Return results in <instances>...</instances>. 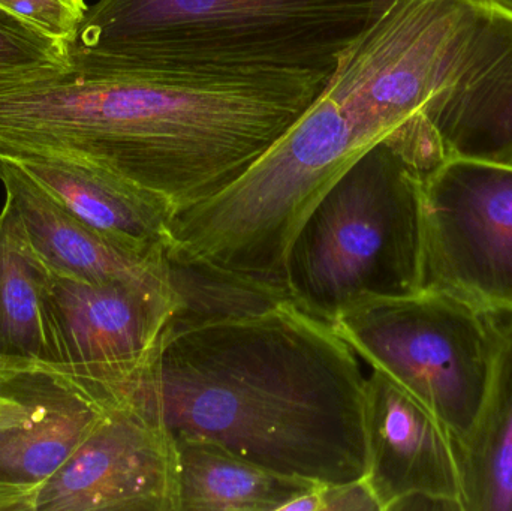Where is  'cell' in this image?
<instances>
[{"label":"cell","mask_w":512,"mask_h":511,"mask_svg":"<svg viewBox=\"0 0 512 511\" xmlns=\"http://www.w3.org/2000/svg\"><path fill=\"white\" fill-rule=\"evenodd\" d=\"M495 5L501 6V8L508 9L512 12V0H490Z\"/></svg>","instance_id":"obj_23"},{"label":"cell","mask_w":512,"mask_h":511,"mask_svg":"<svg viewBox=\"0 0 512 511\" xmlns=\"http://www.w3.org/2000/svg\"><path fill=\"white\" fill-rule=\"evenodd\" d=\"M39 488L0 482V511H36Z\"/></svg>","instance_id":"obj_21"},{"label":"cell","mask_w":512,"mask_h":511,"mask_svg":"<svg viewBox=\"0 0 512 511\" xmlns=\"http://www.w3.org/2000/svg\"><path fill=\"white\" fill-rule=\"evenodd\" d=\"M51 270L33 249L20 216L0 212V378L50 363L47 291Z\"/></svg>","instance_id":"obj_15"},{"label":"cell","mask_w":512,"mask_h":511,"mask_svg":"<svg viewBox=\"0 0 512 511\" xmlns=\"http://www.w3.org/2000/svg\"><path fill=\"white\" fill-rule=\"evenodd\" d=\"M331 327L372 371L387 375L429 408L454 443L469 434L492 365L483 312L420 291L358 305Z\"/></svg>","instance_id":"obj_6"},{"label":"cell","mask_w":512,"mask_h":511,"mask_svg":"<svg viewBox=\"0 0 512 511\" xmlns=\"http://www.w3.org/2000/svg\"><path fill=\"white\" fill-rule=\"evenodd\" d=\"M173 443L179 511H283L318 486L274 473L209 441Z\"/></svg>","instance_id":"obj_16"},{"label":"cell","mask_w":512,"mask_h":511,"mask_svg":"<svg viewBox=\"0 0 512 511\" xmlns=\"http://www.w3.org/2000/svg\"><path fill=\"white\" fill-rule=\"evenodd\" d=\"M176 303L170 287L92 284L51 272L47 371L105 407L119 404L158 353Z\"/></svg>","instance_id":"obj_8"},{"label":"cell","mask_w":512,"mask_h":511,"mask_svg":"<svg viewBox=\"0 0 512 511\" xmlns=\"http://www.w3.org/2000/svg\"><path fill=\"white\" fill-rule=\"evenodd\" d=\"M104 510L179 511L173 440L128 404L107 408L36 500V511Z\"/></svg>","instance_id":"obj_9"},{"label":"cell","mask_w":512,"mask_h":511,"mask_svg":"<svg viewBox=\"0 0 512 511\" xmlns=\"http://www.w3.org/2000/svg\"><path fill=\"white\" fill-rule=\"evenodd\" d=\"M29 405V420L0 429V482L39 488L74 455L108 407L65 375L47 369L0 378Z\"/></svg>","instance_id":"obj_12"},{"label":"cell","mask_w":512,"mask_h":511,"mask_svg":"<svg viewBox=\"0 0 512 511\" xmlns=\"http://www.w3.org/2000/svg\"><path fill=\"white\" fill-rule=\"evenodd\" d=\"M68 66L65 42L32 29L0 9V75Z\"/></svg>","instance_id":"obj_18"},{"label":"cell","mask_w":512,"mask_h":511,"mask_svg":"<svg viewBox=\"0 0 512 511\" xmlns=\"http://www.w3.org/2000/svg\"><path fill=\"white\" fill-rule=\"evenodd\" d=\"M0 182L33 249L56 275L92 284L168 287L162 263L135 257L75 218L17 162L0 158Z\"/></svg>","instance_id":"obj_13"},{"label":"cell","mask_w":512,"mask_h":511,"mask_svg":"<svg viewBox=\"0 0 512 511\" xmlns=\"http://www.w3.org/2000/svg\"><path fill=\"white\" fill-rule=\"evenodd\" d=\"M0 9L57 41H72L89 6L86 0H0Z\"/></svg>","instance_id":"obj_19"},{"label":"cell","mask_w":512,"mask_h":511,"mask_svg":"<svg viewBox=\"0 0 512 511\" xmlns=\"http://www.w3.org/2000/svg\"><path fill=\"white\" fill-rule=\"evenodd\" d=\"M325 86L84 75L69 66L0 75V158L83 159L174 213L248 173Z\"/></svg>","instance_id":"obj_3"},{"label":"cell","mask_w":512,"mask_h":511,"mask_svg":"<svg viewBox=\"0 0 512 511\" xmlns=\"http://www.w3.org/2000/svg\"><path fill=\"white\" fill-rule=\"evenodd\" d=\"M393 0H99L68 48L84 75L325 84Z\"/></svg>","instance_id":"obj_4"},{"label":"cell","mask_w":512,"mask_h":511,"mask_svg":"<svg viewBox=\"0 0 512 511\" xmlns=\"http://www.w3.org/2000/svg\"><path fill=\"white\" fill-rule=\"evenodd\" d=\"M420 291L512 309V165L450 159L424 176Z\"/></svg>","instance_id":"obj_7"},{"label":"cell","mask_w":512,"mask_h":511,"mask_svg":"<svg viewBox=\"0 0 512 511\" xmlns=\"http://www.w3.org/2000/svg\"><path fill=\"white\" fill-rule=\"evenodd\" d=\"M162 266L176 303L165 336L206 324L255 317L291 302L283 288L198 260L171 242L165 248Z\"/></svg>","instance_id":"obj_17"},{"label":"cell","mask_w":512,"mask_h":511,"mask_svg":"<svg viewBox=\"0 0 512 511\" xmlns=\"http://www.w3.org/2000/svg\"><path fill=\"white\" fill-rule=\"evenodd\" d=\"M32 410L26 402L0 387V429L12 428L29 420Z\"/></svg>","instance_id":"obj_22"},{"label":"cell","mask_w":512,"mask_h":511,"mask_svg":"<svg viewBox=\"0 0 512 511\" xmlns=\"http://www.w3.org/2000/svg\"><path fill=\"white\" fill-rule=\"evenodd\" d=\"M423 180L399 132L360 156L289 246L292 305L333 326L363 303L420 293Z\"/></svg>","instance_id":"obj_5"},{"label":"cell","mask_w":512,"mask_h":511,"mask_svg":"<svg viewBox=\"0 0 512 511\" xmlns=\"http://www.w3.org/2000/svg\"><path fill=\"white\" fill-rule=\"evenodd\" d=\"M366 480L381 511L414 495L438 498L462 510V486L453 437L444 423L382 372L366 381Z\"/></svg>","instance_id":"obj_10"},{"label":"cell","mask_w":512,"mask_h":511,"mask_svg":"<svg viewBox=\"0 0 512 511\" xmlns=\"http://www.w3.org/2000/svg\"><path fill=\"white\" fill-rule=\"evenodd\" d=\"M17 162L68 212L117 248L162 263L173 210L113 171L83 159L23 153Z\"/></svg>","instance_id":"obj_11"},{"label":"cell","mask_w":512,"mask_h":511,"mask_svg":"<svg viewBox=\"0 0 512 511\" xmlns=\"http://www.w3.org/2000/svg\"><path fill=\"white\" fill-rule=\"evenodd\" d=\"M492 365L469 434L454 443L463 511H512V309L484 312Z\"/></svg>","instance_id":"obj_14"},{"label":"cell","mask_w":512,"mask_h":511,"mask_svg":"<svg viewBox=\"0 0 512 511\" xmlns=\"http://www.w3.org/2000/svg\"><path fill=\"white\" fill-rule=\"evenodd\" d=\"M283 511H381L366 480L318 485L289 503Z\"/></svg>","instance_id":"obj_20"},{"label":"cell","mask_w":512,"mask_h":511,"mask_svg":"<svg viewBox=\"0 0 512 511\" xmlns=\"http://www.w3.org/2000/svg\"><path fill=\"white\" fill-rule=\"evenodd\" d=\"M366 381L333 327L288 302L165 336L119 404L173 441H209L283 476L342 485L369 467Z\"/></svg>","instance_id":"obj_2"},{"label":"cell","mask_w":512,"mask_h":511,"mask_svg":"<svg viewBox=\"0 0 512 511\" xmlns=\"http://www.w3.org/2000/svg\"><path fill=\"white\" fill-rule=\"evenodd\" d=\"M400 129L435 168L450 159L512 165L511 11L490 0H393L248 173L171 215V243L286 290V254L304 219Z\"/></svg>","instance_id":"obj_1"}]
</instances>
